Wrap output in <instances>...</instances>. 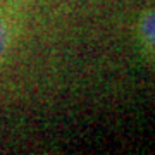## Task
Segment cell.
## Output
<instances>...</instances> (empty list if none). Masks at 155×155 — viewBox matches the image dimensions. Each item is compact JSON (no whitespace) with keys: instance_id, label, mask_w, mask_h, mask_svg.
Listing matches in <instances>:
<instances>
[{"instance_id":"7a4b0ae2","label":"cell","mask_w":155,"mask_h":155,"mask_svg":"<svg viewBox=\"0 0 155 155\" xmlns=\"http://www.w3.org/2000/svg\"><path fill=\"white\" fill-rule=\"evenodd\" d=\"M7 47H9V29H7L5 22L0 19V59L5 55Z\"/></svg>"},{"instance_id":"6da1fadb","label":"cell","mask_w":155,"mask_h":155,"mask_svg":"<svg viewBox=\"0 0 155 155\" xmlns=\"http://www.w3.org/2000/svg\"><path fill=\"white\" fill-rule=\"evenodd\" d=\"M140 35L147 48L155 55V9L145 12L140 19Z\"/></svg>"}]
</instances>
